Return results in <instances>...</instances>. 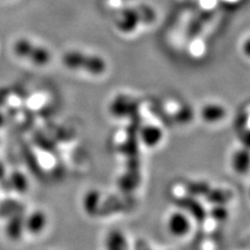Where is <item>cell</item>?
Instances as JSON below:
<instances>
[{
  "label": "cell",
  "instance_id": "obj_1",
  "mask_svg": "<svg viewBox=\"0 0 250 250\" xmlns=\"http://www.w3.org/2000/svg\"><path fill=\"white\" fill-rule=\"evenodd\" d=\"M62 64L72 71H82L92 75H103L107 70V62L97 53L80 49H70L62 56Z\"/></svg>",
  "mask_w": 250,
  "mask_h": 250
},
{
  "label": "cell",
  "instance_id": "obj_2",
  "mask_svg": "<svg viewBox=\"0 0 250 250\" xmlns=\"http://www.w3.org/2000/svg\"><path fill=\"white\" fill-rule=\"evenodd\" d=\"M14 53L36 66H46L51 61V52L47 47L38 44L28 38H18L13 44Z\"/></svg>",
  "mask_w": 250,
  "mask_h": 250
},
{
  "label": "cell",
  "instance_id": "obj_3",
  "mask_svg": "<svg viewBox=\"0 0 250 250\" xmlns=\"http://www.w3.org/2000/svg\"><path fill=\"white\" fill-rule=\"evenodd\" d=\"M143 25L140 5L127 6L122 9L115 19V26L124 35H132Z\"/></svg>",
  "mask_w": 250,
  "mask_h": 250
},
{
  "label": "cell",
  "instance_id": "obj_4",
  "mask_svg": "<svg viewBox=\"0 0 250 250\" xmlns=\"http://www.w3.org/2000/svg\"><path fill=\"white\" fill-rule=\"evenodd\" d=\"M135 206V200L119 196H111L104 200H100L95 216H106L115 213L125 212Z\"/></svg>",
  "mask_w": 250,
  "mask_h": 250
},
{
  "label": "cell",
  "instance_id": "obj_5",
  "mask_svg": "<svg viewBox=\"0 0 250 250\" xmlns=\"http://www.w3.org/2000/svg\"><path fill=\"white\" fill-rule=\"evenodd\" d=\"M173 202L182 209L187 210L195 220L198 222H203L207 218V210L203 208L201 203L193 196H182L173 198Z\"/></svg>",
  "mask_w": 250,
  "mask_h": 250
},
{
  "label": "cell",
  "instance_id": "obj_6",
  "mask_svg": "<svg viewBox=\"0 0 250 250\" xmlns=\"http://www.w3.org/2000/svg\"><path fill=\"white\" fill-rule=\"evenodd\" d=\"M7 222L5 225V234L6 237L13 240H19L23 231L25 229V215L24 212L16 213L10 217H7Z\"/></svg>",
  "mask_w": 250,
  "mask_h": 250
},
{
  "label": "cell",
  "instance_id": "obj_7",
  "mask_svg": "<svg viewBox=\"0 0 250 250\" xmlns=\"http://www.w3.org/2000/svg\"><path fill=\"white\" fill-rule=\"evenodd\" d=\"M111 108L116 116H126L131 114L135 116L138 109V103L127 95H119L114 99Z\"/></svg>",
  "mask_w": 250,
  "mask_h": 250
},
{
  "label": "cell",
  "instance_id": "obj_8",
  "mask_svg": "<svg viewBox=\"0 0 250 250\" xmlns=\"http://www.w3.org/2000/svg\"><path fill=\"white\" fill-rule=\"evenodd\" d=\"M168 228L172 234L177 237H183L189 232L191 224L186 215L176 212L170 216L168 220Z\"/></svg>",
  "mask_w": 250,
  "mask_h": 250
},
{
  "label": "cell",
  "instance_id": "obj_9",
  "mask_svg": "<svg viewBox=\"0 0 250 250\" xmlns=\"http://www.w3.org/2000/svg\"><path fill=\"white\" fill-rule=\"evenodd\" d=\"M140 138L146 146L154 147L162 141L163 131L155 125H145L140 130Z\"/></svg>",
  "mask_w": 250,
  "mask_h": 250
},
{
  "label": "cell",
  "instance_id": "obj_10",
  "mask_svg": "<svg viewBox=\"0 0 250 250\" xmlns=\"http://www.w3.org/2000/svg\"><path fill=\"white\" fill-rule=\"evenodd\" d=\"M201 116H202V119L207 122H209V123L219 122L225 118L226 109L220 104H208L202 107Z\"/></svg>",
  "mask_w": 250,
  "mask_h": 250
},
{
  "label": "cell",
  "instance_id": "obj_11",
  "mask_svg": "<svg viewBox=\"0 0 250 250\" xmlns=\"http://www.w3.org/2000/svg\"><path fill=\"white\" fill-rule=\"evenodd\" d=\"M47 218L46 215L41 210H36L31 213L28 217H25V229L31 233L41 232L46 226Z\"/></svg>",
  "mask_w": 250,
  "mask_h": 250
},
{
  "label": "cell",
  "instance_id": "obj_12",
  "mask_svg": "<svg viewBox=\"0 0 250 250\" xmlns=\"http://www.w3.org/2000/svg\"><path fill=\"white\" fill-rule=\"evenodd\" d=\"M206 200L212 205H223L229 203L233 198V193L230 190L221 189V188H210L208 193L205 196Z\"/></svg>",
  "mask_w": 250,
  "mask_h": 250
},
{
  "label": "cell",
  "instance_id": "obj_13",
  "mask_svg": "<svg viewBox=\"0 0 250 250\" xmlns=\"http://www.w3.org/2000/svg\"><path fill=\"white\" fill-rule=\"evenodd\" d=\"M105 250H128L126 238L119 230L109 231L105 239Z\"/></svg>",
  "mask_w": 250,
  "mask_h": 250
},
{
  "label": "cell",
  "instance_id": "obj_14",
  "mask_svg": "<svg viewBox=\"0 0 250 250\" xmlns=\"http://www.w3.org/2000/svg\"><path fill=\"white\" fill-rule=\"evenodd\" d=\"M187 193L193 197H205L210 190L209 184L202 181H187L184 183Z\"/></svg>",
  "mask_w": 250,
  "mask_h": 250
},
{
  "label": "cell",
  "instance_id": "obj_15",
  "mask_svg": "<svg viewBox=\"0 0 250 250\" xmlns=\"http://www.w3.org/2000/svg\"><path fill=\"white\" fill-rule=\"evenodd\" d=\"M10 188L20 194L26 193L28 189L27 177L20 171H14L9 176Z\"/></svg>",
  "mask_w": 250,
  "mask_h": 250
},
{
  "label": "cell",
  "instance_id": "obj_16",
  "mask_svg": "<svg viewBox=\"0 0 250 250\" xmlns=\"http://www.w3.org/2000/svg\"><path fill=\"white\" fill-rule=\"evenodd\" d=\"M101 200V195L98 191H90L84 196L83 200V208L89 215L95 216L96 210Z\"/></svg>",
  "mask_w": 250,
  "mask_h": 250
},
{
  "label": "cell",
  "instance_id": "obj_17",
  "mask_svg": "<svg viewBox=\"0 0 250 250\" xmlns=\"http://www.w3.org/2000/svg\"><path fill=\"white\" fill-rule=\"evenodd\" d=\"M232 167L239 173H245L249 167V154L247 150H240L234 153L232 159Z\"/></svg>",
  "mask_w": 250,
  "mask_h": 250
},
{
  "label": "cell",
  "instance_id": "obj_18",
  "mask_svg": "<svg viewBox=\"0 0 250 250\" xmlns=\"http://www.w3.org/2000/svg\"><path fill=\"white\" fill-rule=\"evenodd\" d=\"M24 212V208L21 203L15 201L13 199H9L3 201L1 205H0V215L10 217L16 213Z\"/></svg>",
  "mask_w": 250,
  "mask_h": 250
},
{
  "label": "cell",
  "instance_id": "obj_19",
  "mask_svg": "<svg viewBox=\"0 0 250 250\" xmlns=\"http://www.w3.org/2000/svg\"><path fill=\"white\" fill-rule=\"evenodd\" d=\"M210 216H212L216 221H225L229 217V210L223 205H214L209 212Z\"/></svg>",
  "mask_w": 250,
  "mask_h": 250
},
{
  "label": "cell",
  "instance_id": "obj_20",
  "mask_svg": "<svg viewBox=\"0 0 250 250\" xmlns=\"http://www.w3.org/2000/svg\"><path fill=\"white\" fill-rule=\"evenodd\" d=\"M0 184H1V186L4 188V189H6V188H10L9 177H6L5 170L1 164H0Z\"/></svg>",
  "mask_w": 250,
  "mask_h": 250
},
{
  "label": "cell",
  "instance_id": "obj_21",
  "mask_svg": "<svg viewBox=\"0 0 250 250\" xmlns=\"http://www.w3.org/2000/svg\"><path fill=\"white\" fill-rule=\"evenodd\" d=\"M136 250H152V249L148 246L144 241H139L137 244V247H136Z\"/></svg>",
  "mask_w": 250,
  "mask_h": 250
},
{
  "label": "cell",
  "instance_id": "obj_22",
  "mask_svg": "<svg viewBox=\"0 0 250 250\" xmlns=\"http://www.w3.org/2000/svg\"><path fill=\"white\" fill-rule=\"evenodd\" d=\"M4 122H5V117H4V115L1 112H0V127L3 126Z\"/></svg>",
  "mask_w": 250,
  "mask_h": 250
}]
</instances>
